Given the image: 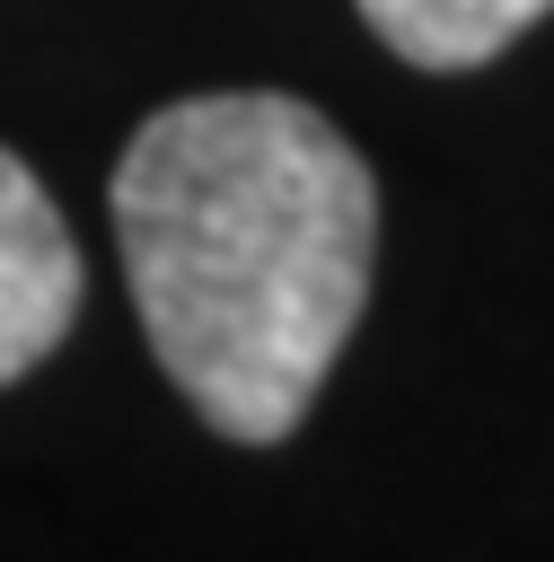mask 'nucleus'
I'll return each mask as SVG.
<instances>
[{"mask_svg":"<svg viewBox=\"0 0 554 562\" xmlns=\"http://www.w3.org/2000/svg\"><path fill=\"white\" fill-rule=\"evenodd\" d=\"M554 0H361L369 35L413 70H475L519 44Z\"/></svg>","mask_w":554,"mask_h":562,"instance_id":"7ed1b4c3","label":"nucleus"},{"mask_svg":"<svg viewBox=\"0 0 554 562\" xmlns=\"http://www.w3.org/2000/svg\"><path fill=\"white\" fill-rule=\"evenodd\" d=\"M79 246L18 149H0V386L79 325Z\"/></svg>","mask_w":554,"mask_h":562,"instance_id":"f03ea898","label":"nucleus"},{"mask_svg":"<svg viewBox=\"0 0 554 562\" xmlns=\"http://www.w3.org/2000/svg\"><path fill=\"white\" fill-rule=\"evenodd\" d=\"M114 246L176 395L220 439L273 448L361 325L378 184L308 97L211 88L132 132Z\"/></svg>","mask_w":554,"mask_h":562,"instance_id":"f257e3e1","label":"nucleus"}]
</instances>
